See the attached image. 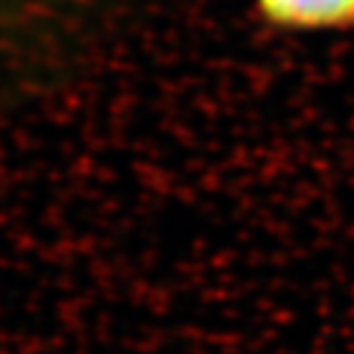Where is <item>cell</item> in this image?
Masks as SVG:
<instances>
[{
	"label": "cell",
	"mask_w": 354,
	"mask_h": 354,
	"mask_svg": "<svg viewBox=\"0 0 354 354\" xmlns=\"http://www.w3.org/2000/svg\"><path fill=\"white\" fill-rule=\"evenodd\" d=\"M268 28L290 35H325L354 30V0H254Z\"/></svg>",
	"instance_id": "6da1fadb"
}]
</instances>
